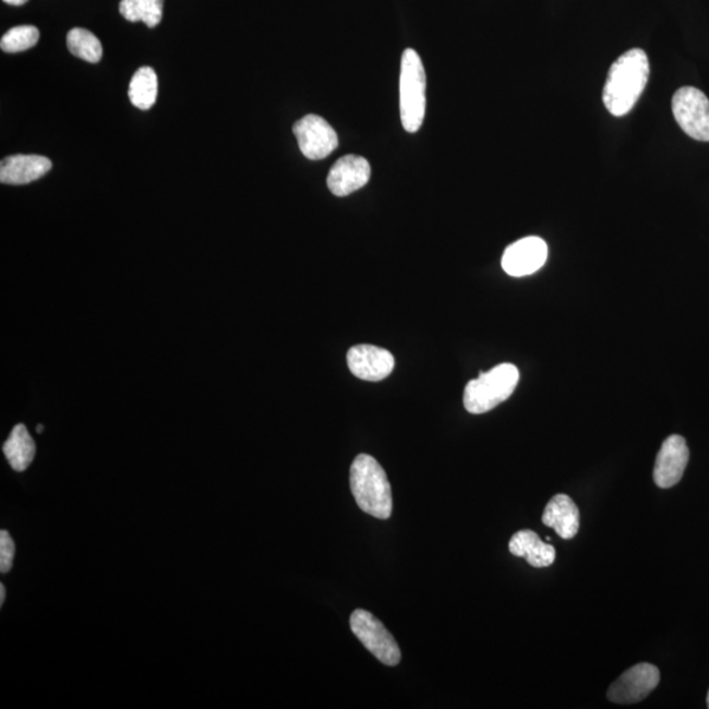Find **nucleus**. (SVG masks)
Listing matches in <instances>:
<instances>
[{
	"mask_svg": "<svg viewBox=\"0 0 709 709\" xmlns=\"http://www.w3.org/2000/svg\"><path fill=\"white\" fill-rule=\"evenodd\" d=\"M508 550L517 557H524L533 567H546L556 558L553 545L545 544L537 532L521 530L514 534Z\"/></svg>",
	"mask_w": 709,
	"mask_h": 709,
	"instance_id": "nucleus-15",
	"label": "nucleus"
},
{
	"mask_svg": "<svg viewBox=\"0 0 709 709\" xmlns=\"http://www.w3.org/2000/svg\"><path fill=\"white\" fill-rule=\"evenodd\" d=\"M347 364L354 377L377 383L390 375L396 362L385 348L359 345L347 352Z\"/></svg>",
	"mask_w": 709,
	"mask_h": 709,
	"instance_id": "nucleus-9",
	"label": "nucleus"
},
{
	"mask_svg": "<svg viewBox=\"0 0 709 709\" xmlns=\"http://www.w3.org/2000/svg\"><path fill=\"white\" fill-rule=\"evenodd\" d=\"M51 166L53 165L47 157L16 154L2 160L0 182L11 185L29 184L47 176Z\"/></svg>",
	"mask_w": 709,
	"mask_h": 709,
	"instance_id": "nucleus-13",
	"label": "nucleus"
},
{
	"mask_svg": "<svg viewBox=\"0 0 709 709\" xmlns=\"http://www.w3.org/2000/svg\"><path fill=\"white\" fill-rule=\"evenodd\" d=\"M43 431H44L43 424L38 425V428H37V433H40V434H41Z\"/></svg>",
	"mask_w": 709,
	"mask_h": 709,
	"instance_id": "nucleus-24",
	"label": "nucleus"
},
{
	"mask_svg": "<svg viewBox=\"0 0 709 709\" xmlns=\"http://www.w3.org/2000/svg\"><path fill=\"white\" fill-rule=\"evenodd\" d=\"M299 147L308 159H324L337 149L338 135L325 119L308 115L293 125Z\"/></svg>",
	"mask_w": 709,
	"mask_h": 709,
	"instance_id": "nucleus-8",
	"label": "nucleus"
},
{
	"mask_svg": "<svg viewBox=\"0 0 709 709\" xmlns=\"http://www.w3.org/2000/svg\"><path fill=\"white\" fill-rule=\"evenodd\" d=\"M158 96V76L152 68H141L135 71L129 85V99L132 105L147 111L156 105Z\"/></svg>",
	"mask_w": 709,
	"mask_h": 709,
	"instance_id": "nucleus-17",
	"label": "nucleus"
},
{
	"mask_svg": "<svg viewBox=\"0 0 709 709\" xmlns=\"http://www.w3.org/2000/svg\"><path fill=\"white\" fill-rule=\"evenodd\" d=\"M4 456L16 472H24L34 461L36 444L24 424L15 425L3 446Z\"/></svg>",
	"mask_w": 709,
	"mask_h": 709,
	"instance_id": "nucleus-16",
	"label": "nucleus"
},
{
	"mask_svg": "<svg viewBox=\"0 0 709 709\" xmlns=\"http://www.w3.org/2000/svg\"><path fill=\"white\" fill-rule=\"evenodd\" d=\"M119 10L128 22H144L154 28L163 21L164 0H121Z\"/></svg>",
	"mask_w": 709,
	"mask_h": 709,
	"instance_id": "nucleus-18",
	"label": "nucleus"
},
{
	"mask_svg": "<svg viewBox=\"0 0 709 709\" xmlns=\"http://www.w3.org/2000/svg\"><path fill=\"white\" fill-rule=\"evenodd\" d=\"M399 113L406 132L421 129L425 113V73L421 57L416 50L406 49L399 74Z\"/></svg>",
	"mask_w": 709,
	"mask_h": 709,
	"instance_id": "nucleus-4",
	"label": "nucleus"
},
{
	"mask_svg": "<svg viewBox=\"0 0 709 709\" xmlns=\"http://www.w3.org/2000/svg\"><path fill=\"white\" fill-rule=\"evenodd\" d=\"M5 4L10 5H23L28 2V0H3Z\"/></svg>",
	"mask_w": 709,
	"mask_h": 709,
	"instance_id": "nucleus-22",
	"label": "nucleus"
},
{
	"mask_svg": "<svg viewBox=\"0 0 709 709\" xmlns=\"http://www.w3.org/2000/svg\"><path fill=\"white\" fill-rule=\"evenodd\" d=\"M519 383V370L510 363L481 372L464 390V406L470 414H485L510 398Z\"/></svg>",
	"mask_w": 709,
	"mask_h": 709,
	"instance_id": "nucleus-3",
	"label": "nucleus"
},
{
	"mask_svg": "<svg viewBox=\"0 0 709 709\" xmlns=\"http://www.w3.org/2000/svg\"><path fill=\"white\" fill-rule=\"evenodd\" d=\"M543 524L553 528L561 539H573L579 531V510L575 501L566 494L554 495L548 502Z\"/></svg>",
	"mask_w": 709,
	"mask_h": 709,
	"instance_id": "nucleus-14",
	"label": "nucleus"
},
{
	"mask_svg": "<svg viewBox=\"0 0 709 709\" xmlns=\"http://www.w3.org/2000/svg\"><path fill=\"white\" fill-rule=\"evenodd\" d=\"M5 601V588L4 585H0V604H4Z\"/></svg>",
	"mask_w": 709,
	"mask_h": 709,
	"instance_id": "nucleus-23",
	"label": "nucleus"
},
{
	"mask_svg": "<svg viewBox=\"0 0 709 709\" xmlns=\"http://www.w3.org/2000/svg\"><path fill=\"white\" fill-rule=\"evenodd\" d=\"M15 558V543L8 531L0 532V572L9 573Z\"/></svg>",
	"mask_w": 709,
	"mask_h": 709,
	"instance_id": "nucleus-21",
	"label": "nucleus"
},
{
	"mask_svg": "<svg viewBox=\"0 0 709 709\" xmlns=\"http://www.w3.org/2000/svg\"><path fill=\"white\" fill-rule=\"evenodd\" d=\"M676 122L689 137L709 142V100L700 89L682 87L673 96Z\"/></svg>",
	"mask_w": 709,
	"mask_h": 709,
	"instance_id": "nucleus-6",
	"label": "nucleus"
},
{
	"mask_svg": "<svg viewBox=\"0 0 709 709\" xmlns=\"http://www.w3.org/2000/svg\"><path fill=\"white\" fill-rule=\"evenodd\" d=\"M68 48L71 55L83 61L96 63L101 60L103 47L99 38L93 32L73 28L68 34Z\"/></svg>",
	"mask_w": 709,
	"mask_h": 709,
	"instance_id": "nucleus-19",
	"label": "nucleus"
},
{
	"mask_svg": "<svg viewBox=\"0 0 709 709\" xmlns=\"http://www.w3.org/2000/svg\"><path fill=\"white\" fill-rule=\"evenodd\" d=\"M707 707L709 708V692H708V695H707Z\"/></svg>",
	"mask_w": 709,
	"mask_h": 709,
	"instance_id": "nucleus-25",
	"label": "nucleus"
},
{
	"mask_svg": "<svg viewBox=\"0 0 709 709\" xmlns=\"http://www.w3.org/2000/svg\"><path fill=\"white\" fill-rule=\"evenodd\" d=\"M649 60L642 49H632L612 64L603 88V103L611 115H627L640 99L649 80Z\"/></svg>",
	"mask_w": 709,
	"mask_h": 709,
	"instance_id": "nucleus-1",
	"label": "nucleus"
},
{
	"mask_svg": "<svg viewBox=\"0 0 709 709\" xmlns=\"http://www.w3.org/2000/svg\"><path fill=\"white\" fill-rule=\"evenodd\" d=\"M40 40V32L34 25H19L5 32L0 41V48L5 53H21V51L34 48Z\"/></svg>",
	"mask_w": 709,
	"mask_h": 709,
	"instance_id": "nucleus-20",
	"label": "nucleus"
},
{
	"mask_svg": "<svg viewBox=\"0 0 709 709\" xmlns=\"http://www.w3.org/2000/svg\"><path fill=\"white\" fill-rule=\"evenodd\" d=\"M660 680L659 668L650 663H638L612 683L608 698L616 705H634L646 699L659 686Z\"/></svg>",
	"mask_w": 709,
	"mask_h": 709,
	"instance_id": "nucleus-7",
	"label": "nucleus"
},
{
	"mask_svg": "<svg viewBox=\"0 0 709 709\" xmlns=\"http://www.w3.org/2000/svg\"><path fill=\"white\" fill-rule=\"evenodd\" d=\"M371 178L369 160L359 156H346L337 160L327 177L333 195L344 197L363 189Z\"/></svg>",
	"mask_w": 709,
	"mask_h": 709,
	"instance_id": "nucleus-12",
	"label": "nucleus"
},
{
	"mask_svg": "<svg viewBox=\"0 0 709 709\" xmlns=\"http://www.w3.org/2000/svg\"><path fill=\"white\" fill-rule=\"evenodd\" d=\"M353 635L386 666H397L401 661L398 644L384 624L365 610H354L350 617Z\"/></svg>",
	"mask_w": 709,
	"mask_h": 709,
	"instance_id": "nucleus-5",
	"label": "nucleus"
},
{
	"mask_svg": "<svg viewBox=\"0 0 709 709\" xmlns=\"http://www.w3.org/2000/svg\"><path fill=\"white\" fill-rule=\"evenodd\" d=\"M354 501L362 510L377 519H389L393 510L392 488L385 470L375 457L359 455L350 470Z\"/></svg>",
	"mask_w": 709,
	"mask_h": 709,
	"instance_id": "nucleus-2",
	"label": "nucleus"
},
{
	"mask_svg": "<svg viewBox=\"0 0 709 709\" xmlns=\"http://www.w3.org/2000/svg\"><path fill=\"white\" fill-rule=\"evenodd\" d=\"M548 247L539 237H526L510 244L502 256V268L507 275L524 277L538 273L544 266Z\"/></svg>",
	"mask_w": 709,
	"mask_h": 709,
	"instance_id": "nucleus-10",
	"label": "nucleus"
},
{
	"mask_svg": "<svg viewBox=\"0 0 709 709\" xmlns=\"http://www.w3.org/2000/svg\"><path fill=\"white\" fill-rule=\"evenodd\" d=\"M688 459L689 450L685 437L669 436L657 455L653 470L656 485L661 489L675 486L685 473Z\"/></svg>",
	"mask_w": 709,
	"mask_h": 709,
	"instance_id": "nucleus-11",
	"label": "nucleus"
}]
</instances>
